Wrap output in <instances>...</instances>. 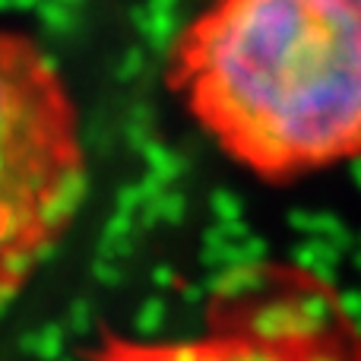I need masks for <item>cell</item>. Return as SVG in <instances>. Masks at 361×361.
<instances>
[{
    "instance_id": "1",
    "label": "cell",
    "mask_w": 361,
    "mask_h": 361,
    "mask_svg": "<svg viewBox=\"0 0 361 361\" xmlns=\"http://www.w3.org/2000/svg\"><path fill=\"white\" fill-rule=\"evenodd\" d=\"M169 86L247 175L288 184L361 159V0H206Z\"/></svg>"
},
{
    "instance_id": "2",
    "label": "cell",
    "mask_w": 361,
    "mask_h": 361,
    "mask_svg": "<svg viewBox=\"0 0 361 361\" xmlns=\"http://www.w3.org/2000/svg\"><path fill=\"white\" fill-rule=\"evenodd\" d=\"M89 187L76 102L42 44L0 29V311L70 231Z\"/></svg>"
}]
</instances>
